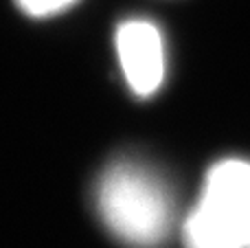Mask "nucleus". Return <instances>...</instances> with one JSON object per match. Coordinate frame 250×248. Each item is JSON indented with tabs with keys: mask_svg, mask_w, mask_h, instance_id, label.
<instances>
[{
	"mask_svg": "<svg viewBox=\"0 0 250 248\" xmlns=\"http://www.w3.org/2000/svg\"><path fill=\"white\" fill-rule=\"evenodd\" d=\"M97 209L108 231L129 248H160L176 224L169 185L136 161H117L104 171Z\"/></svg>",
	"mask_w": 250,
	"mask_h": 248,
	"instance_id": "obj_1",
	"label": "nucleus"
},
{
	"mask_svg": "<svg viewBox=\"0 0 250 248\" xmlns=\"http://www.w3.org/2000/svg\"><path fill=\"white\" fill-rule=\"evenodd\" d=\"M180 233L185 248H250V161L226 158L208 169Z\"/></svg>",
	"mask_w": 250,
	"mask_h": 248,
	"instance_id": "obj_2",
	"label": "nucleus"
},
{
	"mask_svg": "<svg viewBox=\"0 0 250 248\" xmlns=\"http://www.w3.org/2000/svg\"><path fill=\"white\" fill-rule=\"evenodd\" d=\"M114 44L129 90L138 97L154 95L165 79V44L158 26L143 18L125 20Z\"/></svg>",
	"mask_w": 250,
	"mask_h": 248,
	"instance_id": "obj_3",
	"label": "nucleus"
},
{
	"mask_svg": "<svg viewBox=\"0 0 250 248\" xmlns=\"http://www.w3.org/2000/svg\"><path fill=\"white\" fill-rule=\"evenodd\" d=\"M75 2L77 0H18L22 11L33 18H46V16H53V13H60Z\"/></svg>",
	"mask_w": 250,
	"mask_h": 248,
	"instance_id": "obj_4",
	"label": "nucleus"
}]
</instances>
